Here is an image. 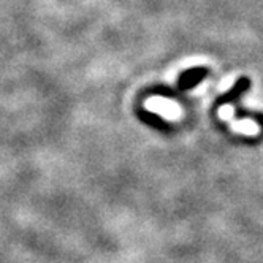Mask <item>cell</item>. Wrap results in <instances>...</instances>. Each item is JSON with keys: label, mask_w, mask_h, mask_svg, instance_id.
Instances as JSON below:
<instances>
[{"label": "cell", "mask_w": 263, "mask_h": 263, "mask_svg": "<svg viewBox=\"0 0 263 263\" xmlns=\"http://www.w3.org/2000/svg\"><path fill=\"white\" fill-rule=\"evenodd\" d=\"M235 118L236 119H242V118H252L254 121H257L261 128H263V115L260 112H251V111H246V109H241L238 106H235Z\"/></svg>", "instance_id": "4"}, {"label": "cell", "mask_w": 263, "mask_h": 263, "mask_svg": "<svg viewBox=\"0 0 263 263\" xmlns=\"http://www.w3.org/2000/svg\"><path fill=\"white\" fill-rule=\"evenodd\" d=\"M210 74V70L206 67H194L185 70L179 74L178 78V89L179 90H189L198 86L206 77Z\"/></svg>", "instance_id": "1"}, {"label": "cell", "mask_w": 263, "mask_h": 263, "mask_svg": "<svg viewBox=\"0 0 263 263\" xmlns=\"http://www.w3.org/2000/svg\"><path fill=\"white\" fill-rule=\"evenodd\" d=\"M251 87V80L246 78V77H242V78H238L235 86L229 90V92H225L223 96H220L217 100H216V106H222V105H227V103H233L236 102L244 92L249 90Z\"/></svg>", "instance_id": "2"}, {"label": "cell", "mask_w": 263, "mask_h": 263, "mask_svg": "<svg viewBox=\"0 0 263 263\" xmlns=\"http://www.w3.org/2000/svg\"><path fill=\"white\" fill-rule=\"evenodd\" d=\"M140 118L144 124L151 125L157 130H170V127H168V124L159 116V115H154V112H147V111H140Z\"/></svg>", "instance_id": "3"}]
</instances>
